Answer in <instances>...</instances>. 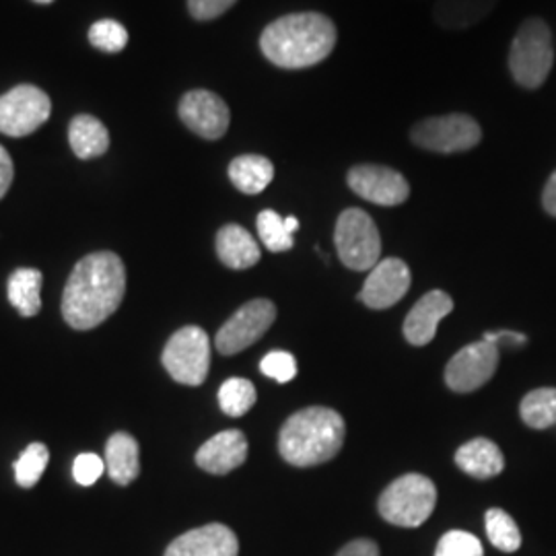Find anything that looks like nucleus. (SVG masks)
<instances>
[{
    "label": "nucleus",
    "instance_id": "ddd939ff",
    "mask_svg": "<svg viewBox=\"0 0 556 556\" xmlns=\"http://www.w3.org/2000/svg\"><path fill=\"white\" fill-rule=\"evenodd\" d=\"M179 118L202 139L217 140L229 130L231 114L217 93L197 89L179 101Z\"/></svg>",
    "mask_w": 556,
    "mask_h": 556
},
{
    "label": "nucleus",
    "instance_id": "cd10ccee",
    "mask_svg": "<svg viewBox=\"0 0 556 556\" xmlns=\"http://www.w3.org/2000/svg\"><path fill=\"white\" fill-rule=\"evenodd\" d=\"M50 462V452L43 443H31L15 462V480L23 489H34Z\"/></svg>",
    "mask_w": 556,
    "mask_h": 556
},
{
    "label": "nucleus",
    "instance_id": "a211bd4d",
    "mask_svg": "<svg viewBox=\"0 0 556 556\" xmlns=\"http://www.w3.org/2000/svg\"><path fill=\"white\" fill-rule=\"evenodd\" d=\"M456 464L468 477L489 480L503 472L505 457L497 443L491 439L478 438L464 443L456 454Z\"/></svg>",
    "mask_w": 556,
    "mask_h": 556
},
{
    "label": "nucleus",
    "instance_id": "393cba45",
    "mask_svg": "<svg viewBox=\"0 0 556 556\" xmlns=\"http://www.w3.org/2000/svg\"><path fill=\"white\" fill-rule=\"evenodd\" d=\"M521 418L532 429H548L556 425V388H538L521 400Z\"/></svg>",
    "mask_w": 556,
    "mask_h": 556
},
{
    "label": "nucleus",
    "instance_id": "58836bf2",
    "mask_svg": "<svg viewBox=\"0 0 556 556\" xmlns=\"http://www.w3.org/2000/svg\"><path fill=\"white\" fill-rule=\"evenodd\" d=\"M285 227L289 229V233H295L299 229V220L295 217H287L285 219Z\"/></svg>",
    "mask_w": 556,
    "mask_h": 556
},
{
    "label": "nucleus",
    "instance_id": "412c9836",
    "mask_svg": "<svg viewBox=\"0 0 556 556\" xmlns=\"http://www.w3.org/2000/svg\"><path fill=\"white\" fill-rule=\"evenodd\" d=\"M68 142L79 160H96L110 149V132L101 119L79 114L68 126Z\"/></svg>",
    "mask_w": 556,
    "mask_h": 556
},
{
    "label": "nucleus",
    "instance_id": "2eb2a0df",
    "mask_svg": "<svg viewBox=\"0 0 556 556\" xmlns=\"http://www.w3.org/2000/svg\"><path fill=\"white\" fill-rule=\"evenodd\" d=\"M236 532L223 523H208L176 538L165 556H238Z\"/></svg>",
    "mask_w": 556,
    "mask_h": 556
},
{
    "label": "nucleus",
    "instance_id": "473e14b6",
    "mask_svg": "<svg viewBox=\"0 0 556 556\" xmlns=\"http://www.w3.org/2000/svg\"><path fill=\"white\" fill-rule=\"evenodd\" d=\"M103 472H105V459H101L98 454H80L73 464V477L80 486L96 484Z\"/></svg>",
    "mask_w": 556,
    "mask_h": 556
},
{
    "label": "nucleus",
    "instance_id": "f3484780",
    "mask_svg": "<svg viewBox=\"0 0 556 556\" xmlns=\"http://www.w3.org/2000/svg\"><path fill=\"white\" fill-rule=\"evenodd\" d=\"M248 457V439L238 429L220 431L215 438L200 445L197 464L208 475H229L238 470Z\"/></svg>",
    "mask_w": 556,
    "mask_h": 556
},
{
    "label": "nucleus",
    "instance_id": "e433bc0d",
    "mask_svg": "<svg viewBox=\"0 0 556 556\" xmlns=\"http://www.w3.org/2000/svg\"><path fill=\"white\" fill-rule=\"evenodd\" d=\"M542 204H544V211H546L548 215L556 217V172L551 176V179L546 181V186H544Z\"/></svg>",
    "mask_w": 556,
    "mask_h": 556
},
{
    "label": "nucleus",
    "instance_id": "b1692460",
    "mask_svg": "<svg viewBox=\"0 0 556 556\" xmlns=\"http://www.w3.org/2000/svg\"><path fill=\"white\" fill-rule=\"evenodd\" d=\"M41 282L43 275L36 268H20L9 277L7 295L23 318H34L40 314Z\"/></svg>",
    "mask_w": 556,
    "mask_h": 556
},
{
    "label": "nucleus",
    "instance_id": "4468645a",
    "mask_svg": "<svg viewBox=\"0 0 556 556\" xmlns=\"http://www.w3.org/2000/svg\"><path fill=\"white\" fill-rule=\"evenodd\" d=\"M410 282V268L404 260H379L365 280L358 301L371 309H388L408 293Z\"/></svg>",
    "mask_w": 556,
    "mask_h": 556
},
{
    "label": "nucleus",
    "instance_id": "4c0bfd02",
    "mask_svg": "<svg viewBox=\"0 0 556 556\" xmlns=\"http://www.w3.org/2000/svg\"><path fill=\"white\" fill-rule=\"evenodd\" d=\"M482 340H486V342H493V344H497L501 340H509V342H514V344H526L528 342V338L523 337V334H517V332H511V330H501V332H486Z\"/></svg>",
    "mask_w": 556,
    "mask_h": 556
},
{
    "label": "nucleus",
    "instance_id": "39448f33",
    "mask_svg": "<svg viewBox=\"0 0 556 556\" xmlns=\"http://www.w3.org/2000/svg\"><path fill=\"white\" fill-rule=\"evenodd\" d=\"M438 489L431 478L404 475L396 478L379 497V514L400 528L422 526L435 509Z\"/></svg>",
    "mask_w": 556,
    "mask_h": 556
},
{
    "label": "nucleus",
    "instance_id": "c85d7f7f",
    "mask_svg": "<svg viewBox=\"0 0 556 556\" xmlns=\"http://www.w3.org/2000/svg\"><path fill=\"white\" fill-rule=\"evenodd\" d=\"M258 236L266 250L289 252L293 248V233L285 227V219L275 211H262L258 215Z\"/></svg>",
    "mask_w": 556,
    "mask_h": 556
},
{
    "label": "nucleus",
    "instance_id": "9b49d317",
    "mask_svg": "<svg viewBox=\"0 0 556 556\" xmlns=\"http://www.w3.org/2000/svg\"><path fill=\"white\" fill-rule=\"evenodd\" d=\"M498 365V346L480 340L464 346L445 367V383L457 394H468L482 388L495 376Z\"/></svg>",
    "mask_w": 556,
    "mask_h": 556
},
{
    "label": "nucleus",
    "instance_id": "4be33fe9",
    "mask_svg": "<svg viewBox=\"0 0 556 556\" xmlns=\"http://www.w3.org/2000/svg\"><path fill=\"white\" fill-rule=\"evenodd\" d=\"M275 178L273 161L262 155H241L229 165V179L243 194H260L264 192Z\"/></svg>",
    "mask_w": 556,
    "mask_h": 556
},
{
    "label": "nucleus",
    "instance_id": "aec40b11",
    "mask_svg": "<svg viewBox=\"0 0 556 556\" xmlns=\"http://www.w3.org/2000/svg\"><path fill=\"white\" fill-rule=\"evenodd\" d=\"M105 470L119 486L135 482L140 475L139 441L128 433H114L108 439Z\"/></svg>",
    "mask_w": 556,
    "mask_h": 556
},
{
    "label": "nucleus",
    "instance_id": "6e6552de",
    "mask_svg": "<svg viewBox=\"0 0 556 556\" xmlns=\"http://www.w3.org/2000/svg\"><path fill=\"white\" fill-rule=\"evenodd\" d=\"M410 139L420 149L452 155L475 149L482 140V130L477 119L466 114H447L418 122L410 130Z\"/></svg>",
    "mask_w": 556,
    "mask_h": 556
},
{
    "label": "nucleus",
    "instance_id": "c9c22d12",
    "mask_svg": "<svg viewBox=\"0 0 556 556\" xmlns=\"http://www.w3.org/2000/svg\"><path fill=\"white\" fill-rule=\"evenodd\" d=\"M13 178H15V165L9 151L0 144V200L9 192Z\"/></svg>",
    "mask_w": 556,
    "mask_h": 556
},
{
    "label": "nucleus",
    "instance_id": "7c9ffc66",
    "mask_svg": "<svg viewBox=\"0 0 556 556\" xmlns=\"http://www.w3.org/2000/svg\"><path fill=\"white\" fill-rule=\"evenodd\" d=\"M435 556H484V548L475 534L452 530L439 540Z\"/></svg>",
    "mask_w": 556,
    "mask_h": 556
},
{
    "label": "nucleus",
    "instance_id": "423d86ee",
    "mask_svg": "<svg viewBox=\"0 0 556 556\" xmlns=\"http://www.w3.org/2000/svg\"><path fill=\"white\" fill-rule=\"evenodd\" d=\"M334 243L340 262L357 273L376 268L381 258L378 225L361 208H346L340 213Z\"/></svg>",
    "mask_w": 556,
    "mask_h": 556
},
{
    "label": "nucleus",
    "instance_id": "6ab92c4d",
    "mask_svg": "<svg viewBox=\"0 0 556 556\" xmlns=\"http://www.w3.org/2000/svg\"><path fill=\"white\" fill-rule=\"evenodd\" d=\"M217 256L227 268L245 270L258 264L260 245L241 225H225L217 233Z\"/></svg>",
    "mask_w": 556,
    "mask_h": 556
},
{
    "label": "nucleus",
    "instance_id": "9d476101",
    "mask_svg": "<svg viewBox=\"0 0 556 556\" xmlns=\"http://www.w3.org/2000/svg\"><path fill=\"white\" fill-rule=\"evenodd\" d=\"M277 319V307L270 299H254L241 305L238 312L220 326L215 344L225 357L238 355L258 342Z\"/></svg>",
    "mask_w": 556,
    "mask_h": 556
},
{
    "label": "nucleus",
    "instance_id": "0eeeda50",
    "mask_svg": "<svg viewBox=\"0 0 556 556\" xmlns=\"http://www.w3.org/2000/svg\"><path fill=\"white\" fill-rule=\"evenodd\" d=\"M161 361L174 381L200 386L211 369V338L199 326H186L167 340Z\"/></svg>",
    "mask_w": 556,
    "mask_h": 556
},
{
    "label": "nucleus",
    "instance_id": "f03ea898",
    "mask_svg": "<svg viewBox=\"0 0 556 556\" xmlns=\"http://www.w3.org/2000/svg\"><path fill=\"white\" fill-rule=\"evenodd\" d=\"M337 25L321 13H293L273 21L260 38L262 54L280 68H309L332 54Z\"/></svg>",
    "mask_w": 556,
    "mask_h": 556
},
{
    "label": "nucleus",
    "instance_id": "c756f323",
    "mask_svg": "<svg viewBox=\"0 0 556 556\" xmlns=\"http://www.w3.org/2000/svg\"><path fill=\"white\" fill-rule=\"evenodd\" d=\"M89 41L91 46H96L98 50L116 54L122 52L128 43V31L126 27L114 20H101L91 25L89 29Z\"/></svg>",
    "mask_w": 556,
    "mask_h": 556
},
{
    "label": "nucleus",
    "instance_id": "1a4fd4ad",
    "mask_svg": "<svg viewBox=\"0 0 556 556\" xmlns=\"http://www.w3.org/2000/svg\"><path fill=\"white\" fill-rule=\"evenodd\" d=\"M52 114V101L36 85H17L0 96V132L7 137H27L46 124Z\"/></svg>",
    "mask_w": 556,
    "mask_h": 556
},
{
    "label": "nucleus",
    "instance_id": "bb28decb",
    "mask_svg": "<svg viewBox=\"0 0 556 556\" xmlns=\"http://www.w3.org/2000/svg\"><path fill=\"white\" fill-rule=\"evenodd\" d=\"M486 536L491 544L503 553H516L521 546V532L517 528L516 519L503 509H489L486 511Z\"/></svg>",
    "mask_w": 556,
    "mask_h": 556
},
{
    "label": "nucleus",
    "instance_id": "20e7f679",
    "mask_svg": "<svg viewBox=\"0 0 556 556\" xmlns=\"http://www.w3.org/2000/svg\"><path fill=\"white\" fill-rule=\"evenodd\" d=\"M555 62V48L548 25L542 20H528L517 31L509 50V71L517 85L538 89L548 79Z\"/></svg>",
    "mask_w": 556,
    "mask_h": 556
},
{
    "label": "nucleus",
    "instance_id": "7ed1b4c3",
    "mask_svg": "<svg viewBox=\"0 0 556 556\" xmlns=\"http://www.w3.org/2000/svg\"><path fill=\"white\" fill-rule=\"evenodd\" d=\"M344 438L346 422L337 410L312 406L287 418L278 435V452L291 466L312 468L337 456Z\"/></svg>",
    "mask_w": 556,
    "mask_h": 556
},
{
    "label": "nucleus",
    "instance_id": "f257e3e1",
    "mask_svg": "<svg viewBox=\"0 0 556 556\" xmlns=\"http://www.w3.org/2000/svg\"><path fill=\"white\" fill-rule=\"evenodd\" d=\"M126 268L118 254L96 252L77 262L62 293V316L75 330L98 328L118 309Z\"/></svg>",
    "mask_w": 556,
    "mask_h": 556
},
{
    "label": "nucleus",
    "instance_id": "ea45409f",
    "mask_svg": "<svg viewBox=\"0 0 556 556\" xmlns=\"http://www.w3.org/2000/svg\"><path fill=\"white\" fill-rule=\"evenodd\" d=\"M36 2H40V4H50V2H54V0H36Z\"/></svg>",
    "mask_w": 556,
    "mask_h": 556
},
{
    "label": "nucleus",
    "instance_id": "2f4dec72",
    "mask_svg": "<svg viewBox=\"0 0 556 556\" xmlns=\"http://www.w3.org/2000/svg\"><path fill=\"white\" fill-rule=\"evenodd\" d=\"M260 371L278 383H289L298 376V361L291 353L273 351L260 363Z\"/></svg>",
    "mask_w": 556,
    "mask_h": 556
},
{
    "label": "nucleus",
    "instance_id": "f704fd0d",
    "mask_svg": "<svg viewBox=\"0 0 556 556\" xmlns=\"http://www.w3.org/2000/svg\"><path fill=\"white\" fill-rule=\"evenodd\" d=\"M337 556H379V546L374 540L358 538L340 548Z\"/></svg>",
    "mask_w": 556,
    "mask_h": 556
},
{
    "label": "nucleus",
    "instance_id": "5701e85b",
    "mask_svg": "<svg viewBox=\"0 0 556 556\" xmlns=\"http://www.w3.org/2000/svg\"><path fill=\"white\" fill-rule=\"evenodd\" d=\"M498 0H438L435 21L443 29H466L484 20Z\"/></svg>",
    "mask_w": 556,
    "mask_h": 556
},
{
    "label": "nucleus",
    "instance_id": "72a5a7b5",
    "mask_svg": "<svg viewBox=\"0 0 556 556\" xmlns=\"http://www.w3.org/2000/svg\"><path fill=\"white\" fill-rule=\"evenodd\" d=\"M236 2L238 0H188V9L194 20L211 21L220 17Z\"/></svg>",
    "mask_w": 556,
    "mask_h": 556
},
{
    "label": "nucleus",
    "instance_id": "a878e982",
    "mask_svg": "<svg viewBox=\"0 0 556 556\" xmlns=\"http://www.w3.org/2000/svg\"><path fill=\"white\" fill-rule=\"evenodd\" d=\"M256 388L250 379L231 378L223 381L219 390L220 410L229 417H243L256 404Z\"/></svg>",
    "mask_w": 556,
    "mask_h": 556
},
{
    "label": "nucleus",
    "instance_id": "f8f14e48",
    "mask_svg": "<svg viewBox=\"0 0 556 556\" xmlns=\"http://www.w3.org/2000/svg\"><path fill=\"white\" fill-rule=\"evenodd\" d=\"M351 190L379 206H397L410 197V186L402 174L386 165H357L349 172Z\"/></svg>",
    "mask_w": 556,
    "mask_h": 556
},
{
    "label": "nucleus",
    "instance_id": "dca6fc26",
    "mask_svg": "<svg viewBox=\"0 0 556 556\" xmlns=\"http://www.w3.org/2000/svg\"><path fill=\"white\" fill-rule=\"evenodd\" d=\"M454 309V299L445 291H431L418 299L404 319V337L413 346H425L438 334L439 321Z\"/></svg>",
    "mask_w": 556,
    "mask_h": 556
}]
</instances>
